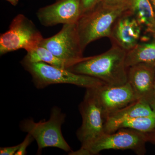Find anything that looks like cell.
Instances as JSON below:
<instances>
[{
  "label": "cell",
  "instance_id": "1",
  "mask_svg": "<svg viewBox=\"0 0 155 155\" xmlns=\"http://www.w3.org/2000/svg\"><path fill=\"white\" fill-rule=\"evenodd\" d=\"M126 54V51L113 44L105 52L86 57L68 70L97 78L108 85H122L127 82Z\"/></svg>",
  "mask_w": 155,
  "mask_h": 155
},
{
  "label": "cell",
  "instance_id": "2",
  "mask_svg": "<svg viewBox=\"0 0 155 155\" xmlns=\"http://www.w3.org/2000/svg\"><path fill=\"white\" fill-rule=\"evenodd\" d=\"M127 10V6L109 7L100 4L81 16L77 25L82 50L84 51L89 44L97 40L105 37L110 38L114 23Z\"/></svg>",
  "mask_w": 155,
  "mask_h": 155
},
{
  "label": "cell",
  "instance_id": "3",
  "mask_svg": "<svg viewBox=\"0 0 155 155\" xmlns=\"http://www.w3.org/2000/svg\"><path fill=\"white\" fill-rule=\"evenodd\" d=\"M20 63L30 73L33 83L38 89L45 88L49 85L59 84H73L86 89L106 84L97 78L77 74L43 62L31 63L22 60Z\"/></svg>",
  "mask_w": 155,
  "mask_h": 155
},
{
  "label": "cell",
  "instance_id": "4",
  "mask_svg": "<svg viewBox=\"0 0 155 155\" xmlns=\"http://www.w3.org/2000/svg\"><path fill=\"white\" fill-rule=\"evenodd\" d=\"M65 117L66 115L61 112V109L55 107L52 109L48 121L44 120L36 122L32 119H26L20 123V127L22 131L31 134L36 140L38 153H40L43 149L48 147L72 152L61 131Z\"/></svg>",
  "mask_w": 155,
  "mask_h": 155
},
{
  "label": "cell",
  "instance_id": "5",
  "mask_svg": "<svg viewBox=\"0 0 155 155\" xmlns=\"http://www.w3.org/2000/svg\"><path fill=\"white\" fill-rule=\"evenodd\" d=\"M44 38L31 20L19 14L14 17L8 29L0 35V55L17 50L29 51L38 47Z\"/></svg>",
  "mask_w": 155,
  "mask_h": 155
},
{
  "label": "cell",
  "instance_id": "6",
  "mask_svg": "<svg viewBox=\"0 0 155 155\" xmlns=\"http://www.w3.org/2000/svg\"><path fill=\"white\" fill-rule=\"evenodd\" d=\"M147 134L128 128H122L111 133H104L87 146L81 147L71 155L98 154L104 150H131L138 154L144 152Z\"/></svg>",
  "mask_w": 155,
  "mask_h": 155
},
{
  "label": "cell",
  "instance_id": "7",
  "mask_svg": "<svg viewBox=\"0 0 155 155\" xmlns=\"http://www.w3.org/2000/svg\"><path fill=\"white\" fill-rule=\"evenodd\" d=\"M83 101L79 105L82 124L76 133L81 147L87 146L105 133L106 118L102 108L92 88L86 89Z\"/></svg>",
  "mask_w": 155,
  "mask_h": 155
},
{
  "label": "cell",
  "instance_id": "8",
  "mask_svg": "<svg viewBox=\"0 0 155 155\" xmlns=\"http://www.w3.org/2000/svg\"><path fill=\"white\" fill-rule=\"evenodd\" d=\"M39 46L72 66L84 59L78 31L77 22L63 25L58 33L44 38Z\"/></svg>",
  "mask_w": 155,
  "mask_h": 155
},
{
  "label": "cell",
  "instance_id": "9",
  "mask_svg": "<svg viewBox=\"0 0 155 155\" xmlns=\"http://www.w3.org/2000/svg\"><path fill=\"white\" fill-rule=\"evenodd\" d=\"M92 89L102 108L106 120L109 116L137 100L128 82L116 86L104 84Z\"/></svg>",
  "mask_w": 155,
  "mask_h": 155
},
{
  "label": "cell",
  "instance_id": "10",
  "mask_svg": "<svg viewBox=\"0 0 155 155\" xmlns=\"http://www.w3.org/2000/svg\"><path fill=\"white\" fill-rule=\"evenodd\" d=\"M36 16L46 27L76 23L81 17V0H57L39 9Z\"/></svg>",
  "mask_w": 155,
  "mask_h": 155
},
{
  "label": "cell",
  "instance_id": "11",
  "mask_svg": "<svg viewBox=\"0 0 155 155\" xmlns=\"http://www.w3.org/2000/svg\"><path fill=\"white\" fill-rule=\"evenodd\" d=\"M143 29L137 19L127 10L114 23L110 39L113 44L127 52L140 41Z\"/></svg>",
  "mask_w": 155,
  "mask_h": 155
},
{
  "label": "cell",
  "instance_id": "12",
  "mask_svg": "<svg viewBox=\"0 0 155 155\" xmlns=\"http://www.w3.org/2000/svg\"><path fill=\"white\" fill-rule=\"evenodd\" d=\"M155 64L142 63L127 68V82L133 89L137 100L152 106L153 94Z\"/></svg>",
  "mask_w": 155,
  "mask_h": 155
},
{
  "label": "cell",
  "instance_id": "13",
  "mask_svg": "<svg viewBox=\"0 0 155 155\" xmlns=\"http://www.w3.org/2000/svg\"><path fill=\"white\" fill-rule=\"evenodd\" d=\"M145 116L155 118V110L147 102L137 100L109 116L105 122V132L111 133L117 131L119 124L127 119Z\"/></svg>",
  "mask_w": 155,
  "mask_h": 155
},
{
  "label": "cell",
  "instance_id": "14",
  "mask_svg": "<svg viewBox=\"0 0 155 155\" xmlns=\"http://www.w3.org/2000/svg\"><path fill=\"white\" fill-rule=\"evenodd\" d=\"M142 63L155 64V36L152 35L150 40L140 41L127 52L125 65L127 68Z\"/></svg>",
  "mask_w": 155,
  "mask_h": 155
},
{
  "label": "cell",
  "instance_id": "15",
  "mask_svg": "<svg viewBox=\"0 0 155 155\" xmlns=\"http://www.w3.org/2000/svg\"><path fill=\"white\" fill-rule=\"evenodd\" d=\"M127 8L146 32L155 25L154 12L150 0H129Z\"/></svg>",
  "mask_w": 155,
  "mask_h": 155
},
{
  "label": "cell",
  "instance_id": "16",
  "mask_svg": "<svg viewBox=\"0 0 155 155\" xmlns=\"http://www.w3.org/2000/svg\"><path fill=\"white\" fill-rule=\"evenodd\" d=\"M22 60L31 62H43L63 69H69L72 65L55 56L47 49L39 46L34 49L27 52Z\"/></svg>",
  "mask_w": 155,
  "mask_h": 155
},
{
  "label": "cell",
  "instance_id": "17",
  "mask_svg": "<svg viewBox=\"0 0 155 155\" xmlns=\"http://www.w3.org/2000/svg\"><path fill=\"white\" fill-rule=\"evenodd\" d=\"M128 128L146 134L155 131V118L153 117H139L127 119L119 124L117 130Z\"/></svg>",
  "mask_w": 155,
  "mask_h": 155
},
{
  "label": "cell",
  "instance_id": "18",
  "mask_svg": "<svg viewBox=\"0 0 155 155\" xmlns=\"http://www.w3.org/2000/svg\"><path fill=\"white\" fill-rule=\"evenodd\" d=\"M103 0H81V16L90 12L101 4Z\"/></svg>",
  "mask_w": 155,
  "mask_h": 155
},
{
  "label": "cell",
  "instance_id": "19",
  "mask_svg": "<svg viewBox=\"0 0 155 155\" xmlns=\"http://www.w3.org/2000/svg\"><path fill=\"white\" fill-rule=\"evenodd\" d=\"M34 139L32 136L28 134L27 135L22 143H20V147L19 150L17 151L16 155H24L26 154V149L29 144L33 141Z\"/></svg>",
  "mask_w": 155,
  "mask_h": 155
},
{
  "label": "cell",
  "instance_id": "20",
  "mask_svg": "<svg viewBox=\"0 0 155 155\" xmlns=\"http://www.w3.org/2000/svg\"><path fill=\"white\" fill-rule=\"evenodd\" d=\"M129 0H103L101 5L106 7H118L127 6Z\"/></svg>",
  "mask_w": 155,
  "mask_h": 155
},
{
  "label": "cell",
  "instance_id": "21",
  "mask_svg": "<svg viewBox=\"0 0 155 155\" xmlns=\"http://www.w3.org/2000/svg\"><path fill=\"white\" fill-rule=\"evenodd\" d=\"M20 144L11 147H1L0 148V155H15L17 151L19 150Z\"/></svg>",
  "mask_w": 155,
  "mask_h": 155
},
{
  "label": "cell",
  "instance_id": "22",
  "mask_svg": "<svg viewBox=\"0 0 155 155\" xmlns=\"http://www.w3.org/2000/svg\"><path fill=\"white\" fill-rule=\"evenodd\" d=\"M152 107L155 110V75L154 79V84L153 94V101Z\"/></svg>",
  "mask_w": 155,
  "mask_h": 155
},
{
  "label": "cell",
  "instance_id": "23",
  "mask_svg": "<svg viewBox=\"0 0 155 155\" xmlns=\"http://www.w3.org/2000/svg\"><path fill=\"white\" fill-rule=\"evenodd\" d=\"M147 33H149L151 35L155 36V24L149 30L147 31Z\"/></svg>",
  "mask_w": 155,
  "mask_h": 155
},
{
  "label": "cell",
  "instance_id": "24",
  "mask_svg": "<svg viewBox=\"0 0 155 155\" xmlns=\"http://www.w3.org/2000/svg\"><path fill=\"white\" fill-rule=\"evenodd\" d=\"M5 1H7L11 5L14 6H17L19 2V0H5Z\"/></svg>",
  "mask_w": 155,
  "mask_h": 155
},
{
  "label": "cell",
  "instance_id": "25",
  "mask_svg": "<svg viewBox=\"0 0 155 155\" xmlns=\"http://www.w3.org/2000/svg\"><path fill=\"white\" fill-rule=\"evenodd\" d=\"M155 15V0H150Z\"/></svg>",
  "mask_w": 155,
  "mask_h": 155
}]
</instances>
